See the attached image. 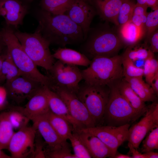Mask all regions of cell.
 Instances as JSON below:
<instances>
[{
    "mask_svg": "<svg viewBox=\"0 0 158 158\" xmlns=\"http://www.w3.org/2000/svg\"><path fill=\"white\" fill-rule=\"evenodd\" d=\"M8 96L7 92L5 86H0V111L6 107Z\"/></svg>",
    "mask_w": 158,
    "mask_h": 158,
    "instance_id": "obj_40",
    "label": "cell"
},
{
    "mask_svg": "<svg viewBox=\"0 0 158 158\" xmlns=\"http://www.w3.org/2000/svg\"><path fill=\"white\" fill-rule=\"evenodd\" d=\"M144 115L137 123L130 128L128 140L135 149L152 129L158 126V104L155 101L148 107Z\"/></svg>",
    "mask_w": 158,
    "mask_h": 158,
    "instance_id": "obj_13",
    "label": "cell"
},
{
    "mask_svg": "<svg viewBox=\"0 0 158 158\" xmlns=\"http://www.w3.org/2000/svg\"><path fill=\"white\" fill-rule=\"evenodd\" d=\"M135 4L132 0H123L117 15L116 25L121 26L130 20Z\"/></svg>",
    "mask_w": 158,
    "mask_h": 158,
    "instance_id": "obj_32",
    "label": "cell"
},
{
    "mask_svg": "<svg viewBox=\"0 0 158 158\" xmlns=\"http://www.w3.org/2000/svg\"><path fill=\"white\" fill-rule=\"evenodd\" d=\"M21 73L6 49V56L2 66L0 83L4 82L6 83L11 81Z\"/></svg>",
    "mask_w": 158,
    "mask_h": 158,
    "instance_id": "obj_27",
    "label": "cell"
},
{
    "mask_svg": "<svg viewBox=\"0 0 158 158\" xmlns=\"http://www.w3.org/2000/svg\"><path fill=\"white\" fill-rule=\"evenodd\" d=\"M114 158H132V157L128 155H125L122 154H119L118 155L116 154Z\"/></svg>",
    "mask_w": 158,
    "mask_h": 158,
    "instance_id": "obj_46",
    "label": "cell"
},
{
    "mask_svg": "<svg viewBox=\"0 0 158 158\" xmlns=\"http://www.w3.org/2000/svg\"><path fill=\"white\" fill-rule=\"evenodd\" d=\"M28 0V1H32L33 0Z\"/></svg>",
    "mask_w": 158,
    "mask_h": 158,
    "instance_id": "obj_51",
    "label": "cell"
},
{
    "mask_svg": "<svg viewBox=\"0 0 158 158\" xmlns=\"http://www.w3.org/2000/svg\"><path fill=\"white\" fill-rule=\"evenodd\" d=\"M136 44L128 46L123 55L134 62L139 60H145L154 54L146 44L139 45Z\"/></svg>",
    "mask_w": 158,
    "mask_h": 158,
    "instance_id": "obj_29",
    "label": "cell"
},
{
    "mask_svg": "<svg viewBox=\"0 0 158 158\" xmlns=\"http://www.w3.org/2000/svg\"><path fill=\"white\" fill-rule=\"evenodd\" d=\"M51 90L60 97L66 104L72 117L84 128L96 126L95 121L76 94L62 88L55 87Z\"/></svg>",
    "mask_w": 158,
    "mask_h": 158,
    "instance_id": "obj_12",
    "label": "cell"
},
{
    "mask_svg": "<svg viewBox=\"0 0 158 158\" xmlns=\"http://www.w3.org/2000/svg\"><path fill=\"white\" fill-rule=\"evenodd\" d=\"M7 112L9 121L14 129L19 130L27 126L30 121L16 106L11 107Z\"/></svg>",
    "mask_w": 158,
    "mask_h": 158,
    "instance_id": "obj_31",
    "label": "cell"
},
{
    "mask_svg": "<svg viewBox=\"0 0 158 158\" xmlns=\"http://www.w3.org/2000/svg\"><path fill=\"white\" fill-rule=\"evenodd\" d=\"M75 131L78 133L92 158H113L111 151L97 137L80 129Z\"/></svg>",
    "mask_w": 158,
    "mask_h": 158,
    "instance_id": "obj_19",
    "label": "cell"
},
{
    "mask_svg": "<svg viewBox=\"0 0 158 158\" xmlns=\"http://www.w3.org/2000/svg\"><path fill=\"white\" fill-rule=\"evenodd\" d=\"M142 142V152L144 153L158 149V126L152 129L147 133Z\"/></svg>",
    "mask_w": 158,
    "mask_h": 158,
    "instance_id": "obj_37",
    "label": "cell"
},
{
    "mask_svg": "<svg viewBox=\"0 0 158 158\" xmlns=\"http://www.w3.org/2000/svg\"><path fill=\"white\" fill-rule=\"evenodd\" d=\"M47 115L50 123L58 136L63 140L67 141L73 130L71 125L63 118L54 114L50 111Z\"/></svg>",
    "mask_w": 158,
    "mask_h": 158,
    "instance_id": "obj_25",
    "label": "cell"
},
{
    "mask_svg": "<svg viewBox=\"0 0 158 158\" xmlns=\"http://www.w3.org/2000/svg\"><path fill=\"white\" fill-rule=\"evenodd\" d=\"M83 0L89 4H90L92 5V0Z\"/></svg>",
    "mask_w": 158,
    "mask_h": 158,
    "instance_id": "obj_50",
    "label": "cell"
},
{
    "mask_svg": "<svg viewBox=\"0 0 158 158\" xmlns=\"http://www.w3.org/2000/svg\"><path fill=\"white\" fill-rule=\"evenodd\" d=\"M96 13L92 5L83 0H74L65 14L81 28L84 40Z\"/></svg>",
    "mask_w": 158,
    "mask_h": 158,
    "instance_id": "obj_14",
    "label": "cell"
},
{
    "mask_svg": "<svg viewBox=\"0 0 158 158\" xmlns=\"http://www.w3.org/2000/svg\"><path fill=\"white\" fill-rule=\"evenodd\" d=\"M47 113L32 120L33 125L44 139L47 146L53 147L68 144L67 141L62 140L57 135L47 118Z\"/></svg>",
    "mask_w": 158,
    "mask_h": 158,
    "instance_id": "obj_18",
    "label": "cell"
},
{
    "mask_svg": "<svg viewBox=\"0 0 158 158\" xmlns=\"http://www.w3.org/2000/svg\"><path fill=\"white\" fill-rule=\"evenodd\" d=\"M123 45L118 34L103 24L90 28L79 51L91 60L96 56L116 55Z\"/></svg>",
    "mask_w": 158,
    "mask_h": 158,
    "instance_id": "obj_2",
    "label": "cell"
},
{
    "mask_svg": "<svg viewBox=\"0 0 158 158\" xmlns=\"http://www.w3.org/2000/svg\"><path fill=\"white\" fill-rule=\"evenodd\" d=\"M128 146L130 149V152L132 155V158H146L144 154H142L139 152L130 142H128Z\"/></svg>",
    "mask_w": 158,
    "mask_h": 158,
    "instance_id": "obj_41",
    "label": "cell"
},
{
    "mask_svg": "<svg viewBox=\"0 0 158 158\" xmlns=\"http://www.w3.org/2000/svg\"><path fill=\"white\" fill-rule=\"evenodd\" d=\"M25 52L37 66L49 70L54 63L50 51V43L36 30L33 33L14 31Z\"/></svg>",
    "mask_w": 158,
    "mask_h": 158,
    "instance_id": "obj_5",
    "label": "cell"
},
{
    "mask_svg": "<svg viewBox=\"0 0 158 158\" xmlns=\"http://www.w3.org/2000/svg\"><path fill=\"white\" fill-rule=\"evenodd\" d=\"M27 9L17 0H0V15L8 25L17 27L22 24Z\"/></svg>",
    "mask_w": 158,
    "mask_h": 158,
    "instance_id": "obj_15",
    "label": "cell"
},
{
    "mask_svg": "<svg viewBox=\"0 0 158 158\" xmlns=\"http://www.w3.org/2000/svg\"><path fill=\"white\" fill-rule=\"evenodd\" d=\"M76 158H90L92 157L84 143L80 139L78 132L73 131L69 138Z\"/></svg>",
    "mask_w": 158,
    "mask_h": 158,
    "instance_id": "obj_30",
    "label": "cell"
},
{
    "mask_svg": "<svg viewBox=\"0 0 158 158\" xmlns=\"http://www.w3.org/2000/svg\"><path fill=\"white\" fill-rule=\"evenodd\" d=\"M129 123L118 126H107L84 128L80 129L98 138L110 150L114 157L118 147L128 140Z\"/></svg>",
    "mask_w": 158,
    "mask_h": 158,
    "instance_id": "obj_9",
    "label": "cell"
},
{
    "mask_svg": "<svg viewBox=\"0 0 158 158\" xmlns=\"http://www.w3.org/2000/svg\"><path fill=\"white\" fill-rule=\"evenodd\" d=\"M117 85L121 95L134 109L138 112H145L148 107L133 90L126 81L124 79H122Z\"/></svg>",
    "mask_w": 158,
    "mask_h": 158,
    "instance_id": "obj_22",
    "label": "cell"
},
{
    "mask_svg": "<svg viewBox=\"0 0 158 158\" xmlns=\"http://www.w3.org/2000/svg\"><path fill=\"white\" fill-rule=\"evenodd\" d=\"M44 86L38 81L21 73L11 81L5 83L4 86L8 96L19 104L30 99Z\"/></svg>",
    "mask_w": 158,
    "mask_h": 158,
    "instance_id": "obj_11",
    "label": "cell"
},
{
    "mask_svg": "<svg viewBox=\"0 0 158 158\" xmlns=\"http://www.w3.org/2000/svg\"><path fill=\"white\" fill-rule=\"evenodd\" d=\"M37 18V30L50 44L64 47L81 44L84 40L82 29L65 14H54L42 9Z\"/></svg>",
    "mask_w": 158,
    "mask_h": 158,
    "instance_id": "obj_1",
    "label": "cell"
},
{
    "mask_svg": "<svg viewBox=\"0 0 158 158\" xmlns=\"http://www.w3.org/2000/svg\"><path fill=\"white\" fill-rule=\"evenodd\" d=\"M50 84L48 88L51 90L59 87L77 93L79 83L83 80L81 70L76 66L65 64L58 60L47 71Z\"/></svg>",
    "mask_w": 158,
    "mask_h": 158,
    "instance_id": "obj_8",
    "label": "cell"
},
{
    "mask_svg": "<svg viewBox=\"0 0 158 158\" xmlns=\"http://www.w3.org/2000/svg\"><path fill=\"white\" fill-rule=\"evenodd\" d=\"M74 0H42V9L56 15L64 14Z\"/></svg>",
    "mask_w": 158,
    "mask_h": 158,
    "instance_id": "obj_28",
    "label": "cell"
},
{
    "mask_svg": "<svg viewBox=\"0 0 158 158\" xmlns=\"http://www.w3.org/2000/svg\"><path fill=\"white\" fill-rule=\"evenodd\" d=\"M14 128L8 119V112L0 114V148L8 149L10 141L14 133Z\"/></svg>",
    "mask_w": 158,
    "mask_h": 158,
    "instance_id": "obj_26",
    "label": "cell"
},
{
    "mask_svg": "<svg viewBox=\"0 0 158 158\" xmlns=\"http://www.w3.org/2000/svg\"><path fill=\"white\" fill-rule=\"evenodd\" d=\"M91 61L88 67L81 70L83 79L85 83L110 88L122 79V56H96Z\"/></svg>",
    "mask_w": 158,
    "mask_h": 158,
    "instance_id": "obj_3",
    "label": "cell"
},
{
    "mask_svg": "<svg viewBox=\"0 0 158 158\" xmlns=\"http://www.w3.org/2000/svg\"><path fill=\"white\" fill-rule=\"evenodd\" d=\"M124 79L143 101H155L156 94L150 86L143 80L142 77L124 78Z\"/></svg>",
    "mask_w": 158,
    "mask_h": 158,
    "instance_id": "obj_23",
    "label": "cell"
},
{
    "mask_svg": "<svg viewBox=\"0 0 158 158\" xmlns=\"http://www.w3.org/2000/svg\"><path fill=\"white\" fill-rule=\"evenodd\" d=\"M0 37L19 70L49 87L50 83L49 78L39 71L23 49L14 30L8 27L3 28L0 31Z\"/></svg>",
    "mask_w": 158,
    "mask_h": 158,
    "instance_id": "obj_4",
    "label": "cell"
},
{
    "mask_svg": "<svg viewBox=\"0 0 158 158\" xmlns=\"http://www.w3.org/2000/svg\"><path fill=\"white\" fill-rule=\"evenodd\" d=\"M145 61L144 75L146 83L150 86L152 80L158 72V61L154 58V54Z\"/></svg>",
    "mask_w": 158,
    "mask_h": 158,
    "instance_id": "obj_36",
    "label": "cell"
},
{
    "mask_svg": "<svg viewBox=\"0 0 158 158\" xmlns=\"http://www.w3.org/2000/svg\"><path fill=\"white\" fill-rule=\"evenodd\" d=\"M52 56L62 62L71 65L88 67L91 61L80 52L66 48H59Z\"/></svg>",
    "mask_w": 158,
    "mask_h": 158,
    "instance_id": "obj_21",
    "label": "cell"
},
{
    "mask_svg": "<svg viewBox=\"0 0 158 158\" xmlns=\"http://www.w3.org/2000/svg\"><path fill=\"white\" fill-rule=\"evenodd\" d=\"M145 113L134 109L121 95L117 85L110 88L104 118L109 126H118L134 121Z\"/></svg>",
    "mask_w": 158,
    "mask_h": 158,
    "instance_id": "obj_6",
    "label": "cell"
},
{
    "mask_svg": "<svg viewBox=\"0 0 158 158\" xmlns=\"http://www.w3.org/2000/svg\"><path fill=\"white\" fill-rule=\"evenodd\" d=\"M11 156H8L0 148V158H10Z\"/></svg>",
    "mask_w": 158,
    "mask_h": 158,
    "instance_id": "obj_47",
    "label": "cell"
},
{
    "mask_svg": "<svg viewBox=\"0 0 158 158\" xmlns=\"http://www.w3.org/2000/svg\"><path fill=\"white\" fill-rule=\"evenodd\" d=\"M76 95L88 110L96 124L104 118L110 88L90 85L84 82L79 84Z\"/></svg>",
    "mask_w": 158,
    "mask_h": 158,
    "instance_id": "obj_7",
    "label": "cell"
},
{
    "mask_svg": "<svg viewBox=\"0 0 158 158\" xmlns=\"http://www.w3.org/2000/svg\"><path fill=\"white\" fill-rule=\"evenodd\" d=\"M136 4L142 5H147L146 0H136Z\"/></svg>",
    "mask_w": 158,
    "mask_h": 158,
    "instance_id": "obj_48",
    "label": "cell"
},
{
    "mask_svg": "<svg viewBox=\"0 0 158 158\" xmlns=\"http://www.w3.org/2000/svg\"><path fill=\"white\" fill-rule=\"evenodd\" d=\"M123 75L124 78L142 77L143 69L135 66L133 61L126 56H122Z\"/></svg>",
    "mask_w": 158,
    "mask_h": 158,
    "instance_id": "obj_34",
    "label": "cell"
},
{
    "mask_svg": "<svg viewBox=\"0 0 158 158\" xmlns=\"http://www.w3.org/2000/svg\"><path fill=\"white\" fill-rule=\"evenodd\" d=\"M6 51L5 53L2 54L0 55V78L1 76V72L2 68V66L3 62L5 58L6 55Z\"/></svg>",
    "mask_w": 158,
    "mask_h": 158,
    "instance_id": "obj_45",
    "label": "cell"
},
{
    "mask_svg": "<svg viewBox=\"0 0 158 158\" xmlns=\"http://www.w3.org/2000/svg\"><path fill=\"white\" fill-rule=\"evenodd\" d=\"M146 158H158V153L152 151L145 152L144 153Z\"/></svg>",
    "mask_w": 158,
    "mask_h": 158,
    "instance_id": "obj_44",
    "label": "cell"
},
{
    "mask_svg": "<svg viewBox=\"0 0 158 158\" xmlns=\"http://www.w3.org/2000/svg\"><path fill=\"white\" fill-rule=\"evenodd\" d=\"M146 4L152 10L158 8V0H146Z\"/></svg>",
    "mask_w": 158,
    "mask_h": 158,
    "instance_id": "obj_43",
    "label": "cell"
},
{
    "mask_svg": "<svg viewBox=\"0 0 158 158\" xmlns=\"http://www.w3.org/2000/svg\"><path fill=\"white\" fill-rule=\"evenodd\" d=\"M43 152L45 158H76L71 153L68 144L53 147L47 146Z\"/></svg>",
    "mask_w": 158,
    "mask_h": 158,
    "instance_id": "obj_33",
    "label": "cell"
},
{
    "mask_svg": "<svg viewBox=\"0 0 158 158\" xmlns=\"http://www.w3.org/2000/svg\"><path fill=\"white\" fill-rule=\"evenodd\" d=\"M123 0H92L96 11L103 20L117 25V15Z\"/></svg>",
    "mask_w": 158,
    "mask_h": 158,
    "instance_id": "obj_20",
    "label": "cell"
},
{
    "mask_svg": "<svg viewBox=\"0 0 158 158\" xmlns=\"http://www.w3.org/2000/svg\"><path fill=\"white\" fill-rule=\"evenodd\" d=\"M147 5L135 4L130 21L136 26L143 30L147 14Z\"/></svg>",
    "mask_w": 158,
    "mask_h": 158,
    "instance_id": "obj_35",
    "label": "cell"
},
{
    "mask_svg": "<svg viewBox=\"0 0 158 158\" xmlns=\"http://www.w3.org/2000/svg\"><path fill=\"white\" fill-rule=\"evenodd\" d=\"M5 45L3 41L0 37V55L2 51L3 46Z\"/></svg>",
    "mask_w": 158,
    "mask_h": 158,
    "instance_id": "obj_49",
    "label": "cell"
},
{
    "mask_svg": "<svg viewBox=\"0 0 158 158\" xmlns=\"http://www.w3.org/2000/svg\"><path fill=\"white\" fill-rule=\"evenodd\" d=\"M158 27V8L147 13L145 27L147 37L157 30Z\"/></svg>",
    "mask_w": 158,
    "mask_h": 158,
    "instance_id": "obj_38",
    "label": "cell"
},
{
    "mask_svg": "<svg viewBox=\"0 0 158 158\" xmlns=\"http://www.w3.org/2000/svg\"><path fill=\"white\" fill-rule=\"evenodd\" d=\"M37 132L36 128L32 125L27 126L14 133L8 148L11 158L33 157Z\"/></svg>",
    "mask_w": 158,
    "mask_h": 158,
    "instance_id": "obj_10",
    "label": "cell"
},
{
    "mask_svg": "<svg viewBox=\"0 0 158 158\" xmlns=\"http://www.w3.org/2000/svg\"><path fill=\"white\" fill-rule=\"evenodd\" d=\"M119 35L123 44L128 46L136 44L143 36V30L130 20L119 26Z\"/></svg>",
    "mask_w": 158,
    "mask_h": 158,
    "instance_id": "obj_24",
    "label": "cell"
},
{
    "mask_svg": "<svg viewBox=\"0 0 158 158\" xmlns=\"http://www.w3.org/2000/svg\"><path fill=\"white\" fill-rule=\"evenodd\" d=\"M44 87L29 99L24 106H16L30 120L44 114L50 111Z\"/></svg>",
    "mask_w": 158,
    "mask_h": 158,
    "instance_id": "obj_16",
    "label": "cell"
},
{
    "mask_svg": "<svg viewBox=\"0 0 158 158\" xmlns=\"http://www.w3.org/2000/svg\"><path fill=\"white\" fill-rule=\"evenodd\" d=\"M150 86L157 95L158 94V72L152 80Z\"/></svg>",
    "mask_w": 158,
    "mask_h": 158,
    "instance_id": "obj_42",
    "label": "cell"
},
{
    "mask_svg": "<svg viewBox=\"0 0 158 158\" xmlns=\"http://www.w3.org/2000/svg\"><path fill=\"white\" fill-rule=\"evenodd\" d=\"M150 44L149 48L153 53L158 52V30H157L148 38Z\"/></svg>",
    "mask_w": 158,
    "mask_h": 158,
    "instance_id": "obj_39",
    "label": "cell"
},
{
    "mask_svg": "<svg viewBox=\"0 0 158 158\" xmlns=\"http://www.w3.org/2000/svg\"><path fill=\"white\" fill-rule=\"evenodd\" d=\"M44 90L48 99L49 110L51 112L66 120L73 126V130L84 128L72 117L66 104L57 94L46 86Z\"/></svg>",
    "mask_w": 158,
    "mask_h": 158,
    "instance_id": "obj_17",
    "label": "cell"
}]
</instances>
